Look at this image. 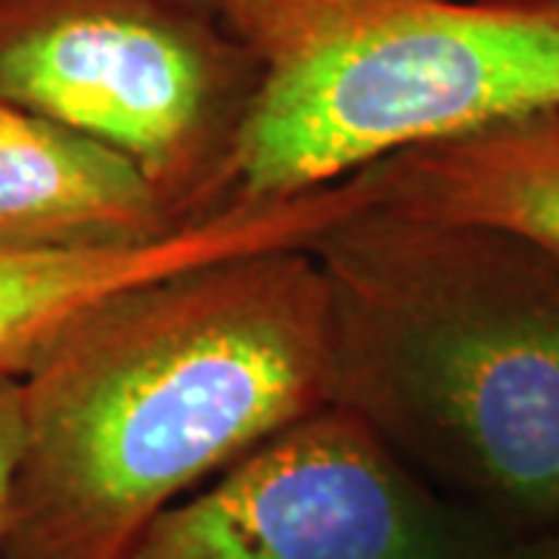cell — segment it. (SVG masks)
<instances>
[{
	"label": "cell",
	"instance_id": "1",
	"mask_svg": "<svg viewBox=\"0 0 559 559\" xmlns=\"http://www.w3.org/2000/svg\"><path fill=\"white\" fill-rule=\"evenodd\" d=\"M333 395L311 246L197 261L94 301L22 377L0 559H124L140 532Z\"/></svg>",
	"mask_w": 559,
	"mask_h": 559
},
{
	"label": "cell",
	"instance_id": "2",
	"mask_svg": "<svg viewBox=\"0 0 559 559\" xmlns=\"http://www.w3.org/2000/svg\"><path fill=\"white\" fill-rule=\"evenodd\" d=\"M330 404L510 538L559 528V264L498 227L367 202L311 242Z\"/></svg>",
	"mask_w": 559,
	"mask_h": 559
},
{
	"label": "cell",
	"instance_id": "3",
	"mask_svg": "<svg viewBox=\"0 0 559 559\" xmlns=\"http://www.w3.org/2000/svg\"><path fill=\"white\" fill-rule=\"evenodd\" d=\"M221 16L261 66L234 202L559 109V0H234Z\"/></svg>",
	"mask_w": 559,
	"mask_h": 559
},
{
	"label": "cell",
	"instance_id": "4",
	"mask_svg": "<svg viewBox=\"0 0 559 559\" xmlns=\"http://www.w3.org/2000/svg\"><path fill=\"white\" fill-rule=\"evenodd\" d=\"M261 66L178 0H0V97L134 162L180 224L234 202Z\"/></svg>",
	"mask_w": 559,
	"mask_h": 559
},
{
	"label": "cell",
	"instance_id": "5",
	"mask_svg": "<svg viewBox=\"0 0 559 559\" xmlns=\"http://www.w3.org/2000/svg\"><path fill=\"white\" fill-rule=\"evenodd\" d=\"M510 540L326 404L171 503L124 559H495Z\"/></svg>",
	"mask_w": 559,
	"mask_h": 559
},
{
	"label": "cell",
	"instance_id": "6",
	"mask_svg": "<svg viewBox=\"0 0 559 559\" xmlns=\"http://www.w3.org/2000/svg\"><path fill=\"white\" fill-rule=\"evenodd\" d=\"M367 202H373V193L355 175L293 200L230 202L215 215L180 227L168 240L138 249H0V373L22 380L69 320L124 286L197 261L274 246H311L333 221Z\"/></svg>",
	"mask_w": 559,
	"mask_h": 559
},
{
	"label": "cell",
	"instance_id": "7",
	"mask_svg": "<svg viewBox=\"0 0 559 559\" xmlns=\"http://www.w3.org/2000/svg\"><path fill=\"white\" fill-rule=\"evenodd\" d=\"M180 227L187 224L134 162L0 97L3 252L138 249Z\"/></svg>",
	"mask_w": 559,
	"mask_h": 559
},
{
	"label": "cell",
	"instance_id": "8",
	"mask_svg": "<svg viewBox=\"0 0 559 559\" xmlns=\"http://www.w3.org/2000/svg\"><path fill=\"white\" fill-rule=\"evenodd\" d=\"M360 175L377 205L498 227L559 264V109L414 146Z\"/></svg>",
	"mask_w": 559,
	"mask_h": 559
},
{
	"label": "cell",
	"instance_id": "9",
	"mask_svg": "<svg viewBox=\"0 0 559 559\" xmlns=\"http://www.w3.org/2000/svg\"><path fill=\"white\" fill-rule=\"evenodd\" d=\"M22 448H25L22 380L0 373V547H3V538H7V525H10Z\"/></svg>",
	"mask_w": 559,
	"mask_h": 559
},
{
	"label": "cell",
	"instance_id": "10",
	"mask_svg": "<svg viewBox=\"0 0 559 559\" xmlns=\"http://www.w3.org/2000/svg\"><path fill=\"white\" fill-rule=\"evenodd\" d=\"M495 559H559V528L513 538Z\"/></svg>",
	"mask_w": 559,
	"mask_h": 559
},
{
	"label": "cell",
	"instance_id": "11",
	"mask_svg": "<svg viewBox=\"0 0 559 559\" xmlns=\"http://www.w3.org/2000/svg\"><path fill=\"white\" fill-rule=\"evenodd\" d=\"M178 3H190V7H200V10H212V13H224L234 0H178Z\"/></svg>",
	"mask_w": 559,
	"mask_h": 559
}]
</instances>
